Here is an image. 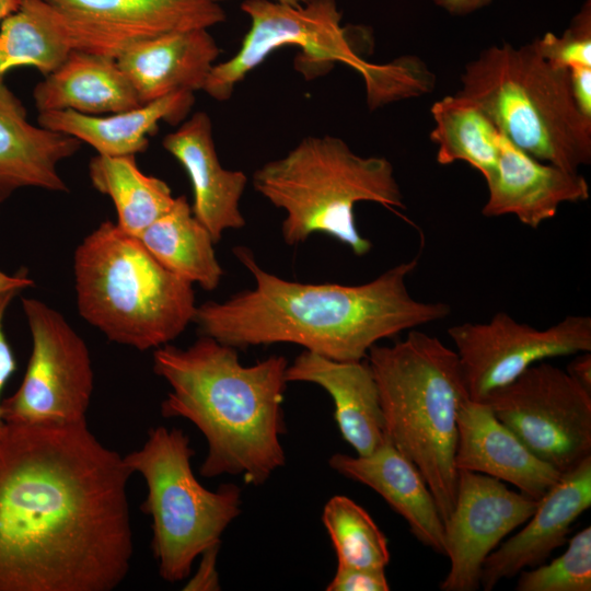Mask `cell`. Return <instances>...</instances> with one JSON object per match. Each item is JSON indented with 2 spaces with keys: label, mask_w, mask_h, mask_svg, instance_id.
<instances>
[{
  "label": "cell",
  "mask_w": 591,
  "mask_h": 591,
  "mask_svg": "<svg viewBox=\"0 0 591 591\" xmlns=\"http://www.w3.org/2000/svg\"><path fill=\"white\" fill-rule=\"evenodd\" d=\"M124 456L86 422L0 429V591H112L132 531Z\"/></svg>",
  "instance_id": "obj_1"
},
{
  "label": "cell",
  "mask_w": 591,
  "mask_h": 591,
  "mask_svg": "<svg viewBox=\"0 0 591 591\" xmlns=\"http://www.w3.org/2000/svg\"><path fill=\"white\" fill-rule=\"evenodd\" d=\"M233 254L252 274L253 289L197 306L194 322L200 335L236 349L296 344L337 361H360L384 338L445 318L444 302H422L407 289L417 258L401 263L369 282L302 283L266 271L253 252Z\"/></svg>",
  "instance_id": "obj_2"
},
{
  "label": "cell",
  "mask_w": 591,
  "mask_h": 591,
  "mask_svg": "<svg viewBox=\"0 0 591 591\" xmlns=\"http://www.w3.org/2000/svg\"><path fill=\"white\" fill-rule=\"evenodd\" d=\"M287 367L277 355L243 366L236 348L205 335L187 348L154 349L153 371L171 387L162 416L189 420L207 441L201 476H243L259 486L285 465Z\"/></svg>",
  "instance_id": "obj_3"
},
{
  "label": "cell",
  "mask_w": 591,
  "mask_h": 591,
  "mask_svg": "<svg viewBox=\"0 0 591 591\" xmlns=\"http://www.w3.org/2000/svg\"><path fill=\"white\" fill-rule=\"evenodd\" d=\"M385 440L409 459L431 490L443 521L456 495L457 414L468 393L455 350L410 329L403 340L370 348Z\"/></svg>",
  "instance_id": "obj_4"
},
{
  "label": "cell",
  "mask_w": 591,
  "mask_h": 591,
  "mask_svg": "<svg viewBox=\"0 0 591 591\" xmlns=\"http://www.w3.org/2000/svg\"><path fill=\"white\" fill-rule=\"evenodd\" d=\"M73 276L79 314L116 344L157 349L194 322V285L113 221L100 223L77 246Z\"/></svg>",
  "instance_id": "obj_5"
},
{
  "label": "cell",
  "mask_w": 591,
  "mask_h": 591,
  "mask_svg": "<svg viewBox=\"0 0 591 591\" xmlns=\"http://www.w3.org/2000/svg\"><path fill=\"white\" fill-rule=\"evenodd\" d=\"M252 181L258 194L285 212L281 233L291 246L323 233L355 255H366L372 243L356 225L355 206L371 201L391 210L405 208L386 158L361 157L329 135L303 138L286 155L257 169Z\"/></svg>",
  "instance_id": "obj_6"
},
{
  "label": "cell",
  "mask_w": 591,
  "mask_h": 591,
  "mask_svg": "<svg viewBox=\"0 0 591 591\" xmlns=\"http://www.w3.org/2000/svg\"><path fill=\"white\" fill-rule=\"evenodd\" d=\"M241 9L250 18V28L237 51L213 66L202 89L216 101H228L252 70L283 46L300 48L294 68L306 80L326 74L339 62L358 71L366 82L370 108L427 93L432 85L431 74L417 59L386 65L364 59L366 50L357 44L359 31L341 25L335 0H310L301 7L244 0Z\"/></svg>",
  "instance_id": "obj_7"
},
{
  "label": "cell",
  "mask_w": 591,
  "mask_h": 591,
  "mask_svg": "<svg viewBox=\"0 0 591 591\" xmlns=\"http://www.w3.org/2000/svg\"><path fill=\"white\" fill-rule=\"evenodd\" d=\"M457 94L487 114L500 134L531 157L570 172L591 162V118L578 108L569 71L532 43L490 46L470 61Z\"/></svg>",
  "instance_id": "obj_8"
},
{
  "label": "cell",
  "mask_w": 591,
  "mask_h": 591,
  "mask_svg": "<svg viewBox=\"0 0 591 591\" xmlns=\"http://www.w3.org/2000/svg\"><path fill=\"white\" fill-rule=\"evenodd\" d=\"M194 450L181 429L157 427L144 444L124 456L139 473L148 494L141 510L152 520L151 547L161 578L186 579L195 559L220 544L228 525L241 513V488L223 484L205 488L192 468Z\"/></svg>",
  "instance_id": "obj_9"
},
{
  "label": "cell",
  "mask_w": 591,
  "mask_h": 591,
  "mask_svg": "<svg viewBox=\"0 0 591 591\" xmlns=\"http://www.w3.org/2000/svg\"><path fill=\"white\" fill-rule=\"evenodd\" d=\"M32 337L24 378L2 399L7 424L73 426L86 422L94 372L84 339L55 309L40 300L22 299Z\"/></svg>",
  "instance_id": "obj_10"
},
{
  "label": "cell",
  "mask_w": 591,
  "mask_h": 591,
  "mask_svg": "<svg viewBox=\"0 0 591 591\" xmlns=\"http://www.w3.org/2000/svg\"><path fill=\"white\" fill-rule=\"evenodd\" d=\"M537 457L564 474L591 456V393L548 362L484 401Z\"/></svg>",
  "instance_id": "obj_11"
},
{
  "label": "cell",
  "mask_w": 591,
  "mask_h": 591,
  "mask_svg": "<svg viewBox=\"0 0 591 591\" xmlns=\"http://www.w3.org/2000/svg\"><path fill=\"white\" fill-rule=\"evenodd\" d=\"M448 334L455 346L468 397L483 402L534 363L591 351V317L567 315L545 329L497 312L488 322L454 325Z\"/></svg>",
  "instance_id": "obj_12"
},
{
  "label": "cell",
  "mask_w": 591,
  "mask_h": 591,
  "mask_svg": "<svg viewBox=\"0 0 591 591\" xmlns=\"http://www.w3.org/2000/svg\"><path fill=\"white\" fill-rule=\"evenodd\" d=\"M540 499L509 489L495 477L460 470L453 509L443 521L450 570L439 588L475 591L486 557L503 537L525 523Z\"/></svg>",
  "instance_id": "obj_13"
},
{
  "label": "cell",
  "mask_w": 591,
  "mask_h": 591,
  "mask_svg": "<svg viewBox=\"0 0 591 591\" xmlns=\"http://www.w3.org/2000/svg\"><path fill=\"white\" fill-rule=\"evenodd\" d=\"M74 49L117 58L130 45L167 33L209 28L227 15L211 0H46Z\"/></svg>",
  "instance_id": "obj_14"
},
{
  "label": "cell",
  "mask_w": 591,
  "mask_h": 591,
  "mask_svg": "<svg viewBox=\"0 0 591 591\" xmlns=\"http://www.w3.org/2000/svg\"><path fill=\"white\" fill-rule=\"evenodd\" d=\"M590 506L591 456H588L561 474L540 499L524 528L486 557L480 588L491 591L501 580L545 563L565 544L572 524Z\"/></svg>",
  "instance_id": "obj_15"
},
{
  "label": "cell",
  "mask_w": 591,
  "mask_h": 591,
  "mask_svg": "<svg viewBox=\"0 0 591 591\" xmlns=\"http://www.w3.org/2000/svg\"><path fill=\"white\" fill-rule=\"evenodd\" d=\"M486 184L483 216L511 215L532 229L554 218L560 205L584 201L590 196L589 184L579 172L542 162L502 135L498 161Z\"/></svg>",
  "instance_id": "obj_16"
},
{
  "label": "cell",
  "mask_w": 591,
  "mask_h": 591,
  "mask_svg": "<svg viewBox=\"0 0 591 591\" xmlns=\"http://www.w3.org/2000/svg\"><path fill=\"white\" fill-rule=\"evenodd\" d=\"M454 462L457 471L495 477L537 500L561 476L502 424L486 403L470 398L457 414Z\"/></svg>",
  "instance_id": "obj_17"
},
{
  "label": "cell",
  "mask_w": 591,
  "mask_h": 591,
  "mask_svg": "<svg viewBox=\"0 0 591 591\" xmlns=\"http://www.w3.org/2000/svg\"><path fill=\"white\" fill-rule=\"evenodd\" d=\"M162 146L185 169L193 188V215L216 243L224 231L245 227L240 200L247 176L221 165L207 113L192 115L163 138Z\"/></svg>",
  "instance_id": "obj_18"
},
{
  "label": "cell",
  "mask_w": 591,
  "mask_h": 591,
  "mask_svg": "<svg viewBox=\"0 0 591 591\" xmlns=\"http://www.w3.org/2000/svg\"><path fill=\"white\" fill-rule=\"evenodd\" d=\"M338 474L378 493L408 523L418 542L444 555L443 519L416 465L389 441L368 455L336 453L328 460Z\"/></svg>",
  "instance_id": "obj_19"
},
{
  "label": "cell",
  "mask_w": 591,
  "mask_h": 591,
  "mask_svg": "<svg viewBox=\"0 0 591 591\" xmlns=\"http://www.w3.org/2000/svg\"><path fill=\"white\" fill-rule=\"evenodd\" d=\"M286 381L313 383L328 393L340 434L357 455L385 441L379 389L367 359L337 361L304 350L288 364Z\"/></svg>",
  "instance_id": "obj_20"
},
{
  "label": "cell",
  "mask_w": 591,
  "mask_h": 591,
  "mask_svg": "<svg viewBox=\"0 0 591 591\" xmlns=\"http://www.w3.org/2000/svg\"><path fill=\"white\" fill-rule=\"evenodd\" d=\"M80 144L72 136L31 124L24 105L0 78V204L23 187L68 192L57 166Z\"/></svg>",
  "instance_id": "obj_21"
},
{
  "label": "cell",
  "mask_w": 591,
  "mask_h": 591,
  "mask_svg": "<svg viewBox=\"0 0 591 591\" xmlns=\"http://www.w3.org/2000/svg\"><path fill=\"white\" fill-rule=\"evenodd\" d=\"M220 48L208 28L137 42L116 58L141 104L177 91L202 90Z\"/></svg>",
  "instance_id": "obj_22"
},
{
  "label": "cell",
  "mask_w": 591,
  "mask_h": 591,
  "mask_svg": "<svg viewBox=\"0 0 591 591\" xmlns=\"http://www.w3.org/2000/svg\"><path fill=\"white\" fill-rule=\"evenodd\" d=\"M195 104L194 92L177 91L137 108L93 116L74 111L38 113V125L67 134L108 157L136 155L149 146L160 121L176 126L187 118Z\"/></svg>",
  "instance_id": "obj_23"
},
{
  "label": "cell",
  "mask_w": 591,
  "mask_h": 591,
  "mask_svg": "<svg viewBox=\"0 0 591 591\" xmlns=\"http://www.w3.org/2000/svg\"><path fill=\"white\" fill-rule=\"evenodd\" d=\"M33 97L38 113L69 109L97 116L143 105L115 58L78 49L36 84Z\"/></svg>",
  "instance_id": "obj_24"
},
{
  "label": "cell",
  "mask_w": 591,
  "mask_h": 591,
  "mask_svg": "<svg viewBox=\"0 0 591 591\" xmlns=\"http://www.w3.org/2000/svg\"><path fill=\"white\" fill-rule=\"evenodd\" d=\"M146 248L166 269L204 290L218 288L223 269L209 231L195 218L185 196L139 236Z\"/></svg>",
  "instance_id": "obj_25"
},
{
  "label": "cell",
  "mask_w": 591,
  "mask_h": 591,
  "mask_svg": "<svg viewBox=\"0 0 591 591\" xmlns=\"http://www.w3.org/2000/svg\"><path fill=\"white\" fill-rule=\"evenodd\" d=\"M74 49L56 9L46 0H22L0 27V78L18 67H33L44 77Z\"/></svg>",
  "instance_id": "obj_26"
},
{
  "label": "cell",
  "mask_w": 591,
  "mask_h": 591,
  "mask_svg": "<svg viewBox=\"0 0 591 591\" xmlns=\"http://www.w3.org/2000/svg\"><path fill=\"white\" fill-rule=\"evenodd\" d=\"M89 176L93 187L113 200L116 224L137 237L175 201L164 181L141 172L136 155L97 154L89 163Z\"/></svg>",
  "instance_id": "obj_27"
},
{
  "label": "cell",
  "mask_w": 591,
  "mask_h": 591,
  "mask_svg": "<svg viewBox=\"0 0 591 591\" xmlns=\"http://www.w3.org/2000/svg\"><path fill=\"white\" fill-rule=\"evenodd\" d=\"M430 112L434 123L430 140L437 146V162H466L486 181L495 171L501 138L487 114L457 93L434 102Z\"/></svg>",
  "instance_id": "obj_28"
},
{
  "label": "cell",
  "mask_w": 591,
  "mask_h": 591,
  "mask_svg": "<svg viewBox=\"0 0 591 591\" xmlns=\"http://www.w3.org/2000/svg\"><path fill=\"white\" fill-rule=\"evenodd\" d=\"M322 521L337 565L385 569L390 561L387 540L361 506L346 496H334L324 506Z\"/></svg>",
  "instance_id": "obj_29"
},
{
  "label": "cell",
  "mask_w": 591,
  "mask_h": 591,
  "mask_svg": "<svg viewBox=\"0 0 591 591\" xmlns=\"http://www.w3.org/2000/svg\"><path fill=\"white\" fill-rule=\"evenodd\" d=\"M517 591H590L591 526L575 534L567 549L548 564L522 570Z\"/></svg>",
  "instance_id": "obj_30"
},
{
  "label": "cell",
  "mask_w": 591,
  "mask_h": 591,
  "mask_svg": "<svg viewBox=\"0 0 591 591\" xmlns=\"http://www.w3.org/2000/svg\"><path fill=\"white\" fill-rule=\"evenodd\" d=\"M535 50L551 63L568 69L591 67V2L587 0L561 36L546 33L532 42Z\"/></svg>",
  "instance_id": "obj_31"
},
{
  "label": "cell",
  "mask_w": 591,
  "mask_h": 591,
  "mask_svg": "<svg viewBox=\"0 0 591 591\" xmlns=\"http://www.w3.org/2000/svg\"><path fill=\"white\" fill-rule=\"evenodd\" d=\"M327 591H387L385 569L356 568L337 565Z\"/></svg>",
  "instance_id": "obj_32"
},
{
  "label": "cell",
  "mask_w": 591,
  "mask_h": 591,
  "mask_svg": "<svg viewBox=\"0 0 591 591\" xmlns=\"http://www.w3.org/2000/svg\"><path fill=\"white\" fill-rule=\"evenodd\" d=\"M18 294V292L0 294V429L4 425L1 410V393L5 383L16 370V360L4 333L3 320L10 303Z\"/></svg>",
  "instance_id": "obj_33"
},
{
  "label": "cell",
  "mask_w": 591,
  "mask_h": 591,
  "mask_svg": "<svg viewBox=\"0 0 591 591\" xmlns=\"http://www.w3.org/2000/svg\"><path fill=\"white\" fill-rule=\"evenodd\" d=\"M220 544L212 545L200 554V563L195 575L187 581L186 591L219 590V576L217 571V557Z\"/></svg>",
  "instance_id": "obj_34"
},
{
  "label": "cell",
  "mask_w": 591,
  "mask_h": 591,
  "mask_svg": "<svg viewBox=\"0 0 591 591\" xmlns=\"http://www.w3.org/2000/svg\"><path fill=\"white\" fill-rule=\"evenodd\" d=\"M568 71L573 100L579 111L591 118V67L571 66Z\"/></svg>",
  "instance_id": "obj_35"
},
{
  "label": "cell",
  "mask_w": 591,
  "mask_h": 591,
  "mask_svg": "<svg viewBox=\"0 0 591 591\" xmlns=\"http://www.w3.org/2000/svg\"><path fill=\"white\" fill-rule=\"evenodd\" d=\"M567 374L583 390L591 393V354L590 351L579 352L565 370Z\"/></svg>",
  "instance_id": "obj_36"
},
{
  "label": "cell",
  "mask_w": 591,
  "mask_h": 591,
  "mask_svg": "<svg viewBox=\"0 0 591 591\" xmlns=\"http://www.w3.org/2000/svg\"><path fill=\"white\" fill-rule=\"evenodd\" d=\"M441 9L453 15H465L485 5L491 0H433Z\"/></svg>",
  "instance_id": "obj_37"
},
{
  "label": "cell",
  "mask_w": 591,
  "mask_h": 591,
  "mask_svg": "<svg viewBox=\"0 0 591 591\" xmlns=\"http://www.w3.org/2000/svg\"><path fill=\"white\" fill-rule=\"evenodd\" d=\"M33 280L27 276L25 270H19L14 275H10L0 269V294L5 292H18L33 287Z\"/></svg>",
  "instance_id": "obj_38"
},
{
  "label": "cell",
  "mask_w": 591,
  "mask_h": 591,
  "mask_svg": "<svg viewBox=\"0 0 591 591\" xmlns=\"http://www.w3.org/2000/svg\"><path fill=\"white\" fill-rule=\"evenodd\" d=\"M22 0H0V21L14 13L21 5Z\"/></svg>",
  "instance_id": "obj_39"
},
{
  "label": "cell",
  "mask_w": 591,
  "mask_h": 591,
  "mask_svg": "<svg viewBox=\"0 0 591 591\" xmlns=\"http://www.w3.org/2000/svg\"><path fill=\"white\" fill-rule=\"evenodd\" d=\"M211 1L219 3L225 0H211ZM274 1L279 2L281 4L291 5V7H301L305 4L306 2H309L310 0H274Z\"/></svg>",
  "instance_id": "obj_40"
}]
</instances>
